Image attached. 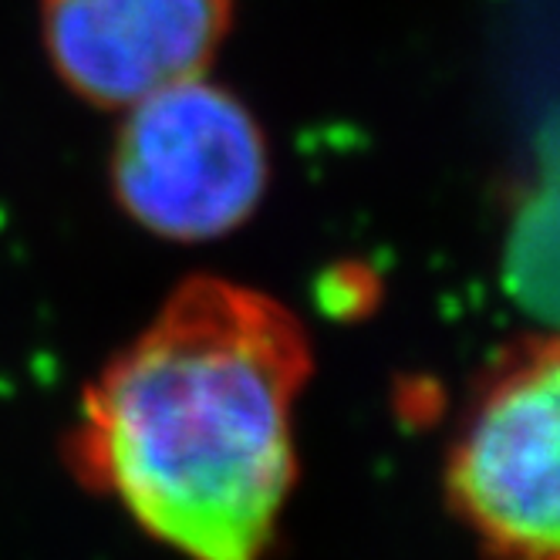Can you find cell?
<instances>
[{
	"instance_id": "1",
	"label": "cell",
	"mask_w": 560,
	"mask_h": 560,
	"mask_svg": "<svg viewBox=\"0 0 560 560\" xmlns=\"http://www.w3.org/2000/svg\"><path fill=\"white\" fill-rule=\"evenodd\" d=\"M311 365L284 304L192 277L82 392L68 466L186 560H267L298 483Z\"/></svg>"
},
{
	"instance_id": "2",
	"label": "cell",
	"mask_w": 560,
	"mask_h": 560,
	"mask_svg": "<svg viewBox=\"0 0 560 560\" xmlns=\"http://www.w3.org/2000/svg\"><path fill=\"white\" fill-rule=\"evenodd\" d=\"M553 338L516 345L483 378L446 456V500L479 560H560Z\"/></svg>"
},
{
	"instance_id": "3",
	"label": "cell",
	"mask_w": 560,
	"mask_h": 560,
	"mask_svg": "<svg viewBox=\"0 0 560 560\" xmlns=\"http://www.w3.org/2000/svg\"><path fill=\"white\" fill-rule=\"evenodd\" d=\"M264 176L254 118L199 78L139 98L115 155L129 213L173 240H207L244 223Z\"/></svg>"
},
{
	"instance_id": "4",
	"label": "cell",
	"mask_w": 560,
	"mask_h": 560,
	"mask_svg": "<svg viewBox=\"0 0 560 560\" xmlns=\"http://www.w3.org/2000/svg\"><path fill=\"white\" fill-rule=\"evenodd\" d=\"M230 0H48V48L68 82L105 105L199 78Z\"/></svg>"
}]
</instances>
